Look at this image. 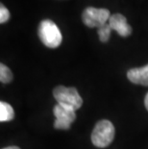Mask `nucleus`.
Returning a JSON list of instances; mask_svg holds the SVG:
<instances>
[{"label":"nucleus","instance_id":"11","mask_svg":"<svg viewBox=\"0 0 148 149\" xmlns=\"http://www.w3.org/2000/svg\"><path fill=\"white\" fill-rule=\"evenodd\" d=\"M10 18V12L4 5H0V23H5Z\"/></svg>","mask_w":148,"mask_h":149},{"label":"nucleus","instance_id":"12","mask_svg":"<svg viewBox=\"0 0 148 149\" xmlns=\"http://www.w3.org/2000/svg\"><path fill=\"white\" fill-rule=\"evenodd\" d=\"M144 105H145L146 110L148 111V93H147V94L145 95V98H144Z\"/></svg>","mask_w":148,"mask_h":149},{"label":"nucleus","instance_id":"2","mask_svg":"<svg viewBox=\"0 0 148 149\" xmlns=\"http://www.w3.org/2000/svg\"><path fill=\"white\" fill-rule=\"evenodd\" d=\"M115 133L114 124L110 120L102 119L96 123L91 133V141L96 147L105 148L114 141Z\"/></svg>","mask_w":148,"mask_h":149},{"label":"nucleus","instance_id":"3","mask_svg":"<svg viewBox=\"0 0 148 149\" xmlns=\"http://www.w3.org/2000/svg\"><path fill=\"white\" fill-rule=\"evenodd\" d=\"M53 95L58 104L74 111L80 109L83 105V99L74 87L65 88L64 86L56 87L53 91Z\"/></svg>","mask_w":148,"mask_h":149},{"label":"nucleus","instance_id":"6","mask_svg":"<svg viewBox=\"0 0 148 149\" xmlns=\"http://www.w3.org/2000/svg\"><path fill=\"white\" fill-rule=\"evenodd\" d=\"M109 24L112 29L116 31L121 37H129L132 34L131 26L127 23L126 17L121 14L112 15L109 19Z\"/></svg>","mask_w":148,"mask_h":149},{"label":"nucleus","instance_id":"4","mask_svg":"<svg viewBox=\"0 0 148 149\" xmlns=\"http://www.w3.org/2000/svg\"><path fill=\"white\" fill-rule=\"evenodd\" d=\"M111 17V13L108 9H98L94 7H88L82 14V20L84 24L90 28H99Z\"/></svg>","mask_w":148,"mask_h":149},{"label":"nucleus","instance_id":"7","mask_svg":"<svg viewBox=\"0 0 148 149\" xmlns=\"http://www.w3.org/2000/svg\"><path fill=\"white\" fill-rule=\"evenodd\" d=\"M127 77L132 83L148 87V65L128 70Z\"/></svg>","mask_w":148,"mask_h":149},{"label":"nucleus","instance_id":"8","mask_svg":"<svg viewBox=\"0 0 148 149\" xmlns=\"http://www.w3.org/2000/svg\"><path fill=\"white\" fill-rule=\"evenodd\" d=\"M15 112L13 107L7 102H0V121L6 122L14 119Z\"/></svg>","mask_w":148,"mask_h":149},{"label":"nucleus","instance_id":"1","mask_svg":"<svg viewBox=\"0 0 148 149\" xmlns=\"http://www.w3.org/2000/svg\"><path fill=\"white\" fill-rule=\"evenodd\" d=\"M38 34L42 42L48 48H57L61 45L63 36L59 27L50 19H44L40 23Z\"/></svg>","mask_w":148,"mask_h":149},{"label":"nucleus","instance_id":"10","mask_svg":"<svg viewBox=\"0 0 148 149\" xmlns=\"http://www.w3.org/2000/svg\"><path fill=\"white\" fill-rule=\"evenodd\" d=\"M13 80V73L11 69L4 64L0 65V81L4 84H8Z\"/></svg>","mask_w":148,"mask_h":149},{"label":"nucleus","instance_id":"5","mask_svg":"<svg viewBox=\"0 0 148 149\" xmlns=\"http://www.w3.org/2000/svg\"><path fill=\"white\" fill-rule=\"evenodd\" d=\"M53 113L56 117L54 122V127L56 129L67 130L70 128L71 123L76 119V113L74 110L62 106L60 104H57L54 107Z\"/></svg>","mask_w":148,"mask_h":149},{"label":"nucleus","instance_id":"13","mask_svg":"<svg viewBox=\"0 0 148 149\" xmlns=\"http://www.w3.org/2000/svg\"><path fill=\"white\" fill-rule=\"evenodd\" d=\"M2 149H20V148L17 147V146H9V147H5V148H2Z\"/></svg>","mask_w":148,"mask_h":149},{"label":"nucleus","instance_id":"9","mask_svg":"<svg viewBox=\"0 0 148 149\" xmlns=\"http://www.w3.org/2000/svg\"><path fill=\"white\" fill-rule=\"evenodd\" d=\"M112 28L110 26L109 23H106L100 26L98 29H97V33H98V37L100 42H107L111 37V32H112Z\"/></svg>","mask_w":148,"mask_h":149}]
</instances>
